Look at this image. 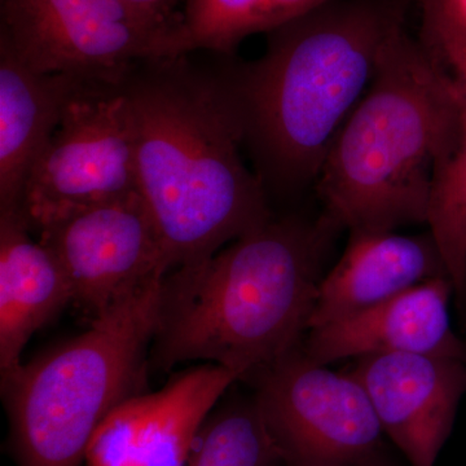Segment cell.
<instances>
[{
	"mask_svg": "<svg viewBox=\"0 0 466 466\" xmlns=\"http://www.w3.org/2000/svg\"><path fill=\"white\" fill-rule=\"evenodd\" d=\"M333 0H187L173 35L174 56L208 51L232 56L253 34L271 33Z\"/></svg>",
	"mask_w": 466,
	"mask_h": 466,
	"instance_id": "16",
	"label": "cell"
},
{
	"mask_svg": "<svg viewBox=\"0 0 466 466\" xmlns=\"http://www.w3.org/2000/svg\"><path fill=\"white\" fill-rule=\"evenodd\" d=\"M137 188V133L124 82H76L30 171L21 213L30 231Z\"/></svg>",
	"mask_w": 466,
	"mask_h": 466,
	"instance_id": "6",
	"label": "cell"
},
{
	"mask_svg": "<svg viewBox=\"0 0 466 466\" xmlns=\"http://www.w3.org/2000/svg\"><path fill=\"white\" fill-rule=\"evenodd\" d=\"M352 466H390V464H389L388 460L385 459L383 452H381Z\"/></svg>",
	"mask_w": 466,
	"mask_h": 466,
	"instance_id": "21",
	"label": "cell"
},
{
	"mask_svg": "<svg viewBox=\"0 0 466 466\" xmlns=\"http://www.w3.org/2000/svg\"><path fill=\"white\" fill-rule=\"evenodd\" d=\"M428 223L452 285L453 300L466 318V135L433 177Z\"/></svg>",
	"mask_w": 466,
	"mask_h": 466,
	"instance_id": "18",
	"label": "cell"
},
{
	"mask_svg": "<svg viewBox=\"0 0 466 466\" xmlns=\"http://www.w3.org/2000/svg\"><path fill=\"white\" fill-rule=\"evenodd\" d=\"M161 280L91 320L76 339L2 375L17 466H82L119 404L146 392Z\"/></svg>",
	"mask_w": 466,
	"mask_h": 466,
	"instance_id": "5",
	"label": "cell"
},
{
	"mask_svg": "<svg viewBox=\"0 0 466 466\" xmlns=\"http://www.w3.org/2000/svg\"><path fill=\"white\" fill-rule=\"evenodd\" d=\"M21 210L0 213V372L21 364L30 337L73 303L60 262L30 236Z\"/></svg>",
	"mask_w": 466,
	"mask_h": 466,
	"instance_id": "14",
	"label": "cell"
},
{
	"mask_svg": "<svg viewBox=\"0 0 466 466\" xmlns=\"http://www.w3.org/2000/svg\"><path fill=\"white\" fill-rule=\"evenodd\" d=\"M339 232L325 218L269 220L162 281L149 366L205 360L250 381L302 346Z\"/></svg>",
	"mask_w": 466,
	"mask_h": 466,
	"instance_id": "3",
	"label": "cell"
},
{
	"mask_svg": "<svg viewBox=\"0 0 466 466\" xmlns=\"http://www.w3.org/2000/svg\"><path fill=\"white\" fill-rule=\"evenodd\" d=\"M137 133V188L171 271L210 258L272 219L241 156L244 131L219 70L189 55L142 61L124 81Z\"/></svg>",
	"mask_w": 466,
	"mask_h": 466,
	"instance_id": "1",
	"label": "cell"
},
{
	"mask_svg": "<svg viewBox=\"0 0 466 466\" xmlns=\"http://www.w3.org/2000/svg\"><path fill=\"white\" fill-rule=\"evenodd\" d=\"M186 466H284L256 398L208 415Z\"/></svg>",
	"mask_w": 466,
	"mask_h": 466,
	"instance_id": "17",
	"label": "cell"
},
{
	"mask_svg": "<svg viewBox=\"0 0 466 466\" xmlns=\"http://www.w3.org/2000/svg\"><path fill=\"white\" fill-rule=\"evenodd\" d=\"M422 12V45L449 73L466 101V0H417Z\"/></svg>",
	"mask_w": 466,
	"mask_h": 466,
	"instance_id": "19",
	"label": "cell"
},
{
	"mask_svg": "<svg viewBox=\"0 0 466 466\" xmlns=\"http://www.w3.org/2000/svg\"><path fill=\"white\" fill-rule=\"evenodd\" d=\"M461 137L458 88L401 21L315 180L321 217L350 235L428 222L435 170Z\"/></svg>",
	"mask_w": 466,
	"mask_h": 466,
	"instance_id": "4",
	"label": "cell"
},
{
	"mask_svg": "<svg viewBox=\"0 0 466 466\" xmlns=\"http://www.w3.org/2000/svg\"><path fill=\"white\" fill-rule=\"evenodd\" d=\"M128 7L137 9L158 23L168 26H177L180 17L174 12L177 0H119Z\"/></svg>",
	"mask_w": 466,
	"mask_h": 466,
	"instance_id": "20",
	"label": "cell"
},
{
	"mask_svg": "<svg viewBox=\"0 0 466 466\" xmlns=\"http://www.w3.org/2000/svg\"><path fill=\"white\" fill-rule=\"evenodd\" d=\"M449 279L410 288L359 314L309 330L306 357L320 366L376 354H421L466 360V343L452 329Z\"/></svg>",
	"mask_w": 466,
	"mask_h": 466,
	"instance_id": "12",
	"label": "cell"
},
{
	"mask_svg": "<svg viewBox=\"0 0 466 466\" xmlns=\"http://www.w3.org/2000/svg\"><path fill=\"white\" fill-rule=\"evenodd\" d=\"M401 21L397 2L333 0L268 33L257 60L218 66L266 191L315 184L337 134L372 84L383 43Z\"/></svg>",
	"mask_w": 466,
	"mask_h": 466,
	"instance_id": "2",
	"label": "cell"
},
{
	"mask_svg": "<svg viewBox=\"0 0 466 466\" xmlns=\"http://www.w3.org/2000/svg\"><path fill=\"white\" fill-rule=\"evenodd\" d=\"M175 27L119 0H2L0 43L39 75L121 84L137 64L174 57Z\"/></svg>",
	"mask_w": 466,
	"mask_h": 466,
	"instance_id": "7",
	"label": "cell"
},
{
	"mask_svg": "<svg viewBox=\"0 0 466 466\" xmlns=\"http://www.w3.org/2000/svg\"><path fill=\"white\" fill-rule=\"evenodd\" d=\"M438 278L449 279V275L431 232L350 235L341 258L319 284L309 330L359 314Z\"/></svg>",
	"mask_w": 466,
	"mask_h": 466,
	"instance_id": "13",
	"label": "cell"
},
{
	"mask_svg": "<svg viewBox=\"0 0 466 466\" xmlns=\"http://www.w3.org/2000/svg\"><path fill=\"white\" fill-rule=\"evenodd\" d=\"M249 382L284 466H352L383 452L360 382L309 360L302 346Z\"/></svg>",
	"mask_w": 466,
	"mask_h": 466,
	"instance_id": "8",
	"label": "cell"
},
{
	"mask_svg": "<svg viewBox=\"0 0 466 466\" xmlns=\"http://www.w3.org/2000/svg\"><path fill=\"white\" fill-rule=\"evenodd\" d=\"M228 368L208 363L174 376L165 388L119 404L92 438L87 466H186L202 425L229 386Z\"/></svg>",
	"mask_w": 466,
	"mask_h": 466,
	"instance_id": "10",
	"label": "cell"
},
{
	"mask_svg": "<svg viewBox=\"0 0 466 466\" xmlns=\"http://www.w3.org/2000/svg\"><path fill=\"white\" fill-rule=\"evenodd\" d=\"M352 376L366 390L383 434L410 466H435L466 395V360L421 354L358 358Z\"/></svg>",
	"mask_w": 466,
	"mask_h": 466,
	"instance_id": "11",
	"label": "cell"
},
{
	"mask_svg": "<svg viewBox=\"0 0 466 466\" xmlns=\"http://www.w3.org/2000/svg\"><path fill=\"white\" fill-rule=\"evenodd\" d=\"M78 81L39 75L0 43V213L20 210L30 171Z\"/></svg>",
	"mask_w": 466,
	"mask_h": 466,
	"instance_id": "15",
	"label": "cell"
},
{
	"mask_svg": "<svg viewBox=\"0 0 466 466\" xmlns=\"http://www.w3.org/2000/svg\"><path fill=\"white\" fill-rule=\"evenodd\" d=\"M38 235L66 271L73 303L91 320L171 271L139 192L75 211Z\"/></svg>",
	"mask_w": 466,
	"mask_h": 466,
	"instance_id": "9",
	"label": "cell"
}]
</instances>
